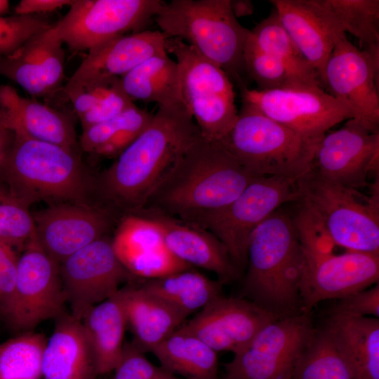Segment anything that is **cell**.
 I'll return each instance as SVG.
<instances>
[{
    "mask_svg": "<svg viewBox=\"0 0 379 379\" xmlns=\"http://www.w3.org/2000/svg\"><path fill=\"white\" fill-rule=\"evenodd\" d=\"M378 278L379 255L373 253L347 251L306 264L299 284L301 310L365 290Z\"/></svg>",
    "mask_w": 379,
    "mask_h": 379,
    "instance_id": "cell-19",
    "label": "cell"
},
{
    "mask_svg": "<svg viewBox=\"0 0 379 379\" xmlns=\"http://www.w3.org/2000/svg\"><path fill=\"white\" fill-rule=\"evenodd\" d=\"M29 206L0 179V241L23 251L35 237Z\"/></svg>",
    "mask_w": 379,
    "mask_h": 379,
    "instance_id": "cell-38",
    "label": "cell"
},
{
    "mask_svg": "<svg viewBox=\"0 0 379 379\" xmlns=\"http://www.w3.org/2000/svg\"><path fill=\"white\" fill-rule=\"evenodd\" d=\"M47 338L33 331L0 343V379H40Z\"/></svg>",
    "mask_w": 379,
    "mask_h": 379,
    "instance_id": "cell-36",
    "label": "cell"
},
{
    "mask_svg": "<svg viewBox=\"0 0 379 379\" xmlns=\"http://www.w3.org/2000/svg\"><path fill=\"white\" fill-rule=\"evenodd\" d=\"M161 31L144 30L121 35L90 50L70 80L98 77H121L146 60L168 53Z\"/></svg>",
    "mask_w": 379,
    "mask_h": 379,
    "instance_id": "cell-24",
    "label": "cell"
},
{
    "mask_svg": "<svg viewBox=\"0 0 379 379\" xmlns=\"http://www.w3.org/2000/svg\"><path fill=\"white\" fill-rule=\"evenodd\" d=\"M379 168V133H371L353 119L325 134L314 152L311 169L344 187L367 185L370 173Z\"/></svg>",
    "mask_w": 379,
    "mask_h": 379,
    "instance_id": "cell-17",
    "label": "cell"
},
{
    "mask_svg": "<svg viewBox=\"0 0 379 379\" xmlns=\"http://www.w3.org/2000/svg\"><path fill=\"white\" fill-rule=\"evenodd\" d=\"M135 215L159 226L165 247L181 261L215 273L222 283L238 276L227 249L208 231L153 210L142 209Z\"/></svg>",
    "mask_w": 379,
    "mask_h": 379,
    "instance_id": "cell-22",
    "label": "cell"
},
{
    "mask_svg": "<svg viewBox=\"0 0 379 379\" xmlns=\"http://www.w3.org/2000/svg\"><path fill=\"white\" fill-rule=\"evenodd\" d=\"M18 259L14 248L0 241V312L4 315L13 296Z\"/></svg>",
    "mask_w": 379,
    "mask_h": 379,
    "instance_id": "cell-46",
    "label": "cell"
},
{
    "mask_svg": "<svg viewBox=\"0 0 379 379\" xmlns=\"http://www.w3.org/2000/svg\"><path fill=\"white\" fill-rule=\"evenodd\" d=\"M53 25L32 36L13 54L0 56V75L33 97L62 94L65 53Z\"/></svg>",
    "mask_w": 379,
    "mask_h": 379,
    "instance_id": "cell-20",
    "label": "cell"
},
{
    "mask_svg": "<svg viewBox=\"0 0 379 379\" xmlns=\"http://www.w3.org/2000/svg\"><path fill=\"white\" fill-rule=\"evenodd\" d=\"M52 25L40 15L0 16V56L13 54L32 36Z\"/></svg>",
    "mask_w": 379,
    "mask_h": 379,
    "instance_id": "cell-43",
    "label": "cell"
},
{
    "mask_svg": "<svg viewBox=\"0 0 379 379\" xmlns=\"http://www.w3.org/2000/svg\"><path fill=\"white\" fill-rule=\"evenodd\" d=\"M70 314L81 320L92 307L114 295L132 275L119 260L106 235L73 253L60 264Z\"/></svg>",
    "mask_w": 379,
    "mask_h": 379,
    "instance_id": "cell-15",
    "label": "cell"
},
{
    "mask_svg": "<svg viewBox=\"0 0 379 379\" xmlns=\"http://www.w3.org/2000/svg\"><path fill=\"white\" fill-rule=\"evenodd\" d=\"M120 78L133 102H155L159 107L182 104L178 66L168 53L146 60Z\"/></svg>",
    "mask_w": 379,
    "mask_h": 379,
    "instance_id": "cell-30",
    "label": "cell"
},
{
    "mask_svg": "<svg viewBox=\"0 0 379 379\" xmlns=\"http://www.w3.org/2000/svg\"><path fill=\"white\" fill-rule=\"evenodd\" d=\"M9 4L10 3L7 0H0V16L8 12Z\"/></svg>",
    "mask_w": 379,
    "mask_h": 379,
    "instance_id": "cell-50",
    "label": "cell"
},
{
    "mask_svg": "<svg viewBox=\"0 0 379 379\" xmlns=\"http://www.w3.org/2000/svg\"><path fill=\"white\" fill-rule=\"evenodd\" d=\"M244 62L246 74L256 83L257 90L299 87L283 64L262 49L250 36V32L244 50Z\"/></svg>",
    "mask_w": 379,
    "mask_h": 379,
    "instance_id": "cell-41",
    "label": "cell"
},
{
    "mask_svg": "<svg viewBox=\"0 0 379 379\" xmlns=\"http://www.w3.org/2000/svg\"><path fill=\"white\" fill-rule=\"evenodd\" d=\"M60 263L32 239L19 256L13 296L4 316L20 333L32 331L41 322L66 312Z\"/></svg>",
    "mask_w": 379,
    "mask_h": 379,
    "instance_id": "cell-12",
    "label": "cell"
},
{
    "mask_svg": "<svg viewBox=\"0 0 379 379\" xmlns=\"http://www.w3.org/2000/svg\"><path fill=\"white\" fill-rule=\"evenodd\" d=\"M324 3L340 29L358 40L359 48L379 59V1L324 0Z\"/></svg>",
    "mask_w": 379,
    "mask_h": 379,
    "instance_id": "cell-35",
    "label": "cell"
},
{
    "mask_svg": "<svg viewBox=\"0 0 379 379\" xmlns=\"http://www.w3.org/2000/svg\"><path fill=\"white\" fill-rule=\"evenodd\" d=\"M41 368L44 379H95L98 375L82 322L67 311L55 319Z\"/></svg>",
    "mask_w": 379,
    "mask_h": 379,
    "instance_id": "cell-25",
    "label": "cell"
},
{
    "mask_svg": "<svg viewBox=\"0 0 379 379\" xmlns=\"http://www.w3.org/2000/svg\"><path fill=\"white\" fill-rule=\"evenodd\" d=\"M131 342L143 352L151 350L177 331L187 318L175 307L139 284L119 290Z\"/></svg>",
    "mask_w": 379,
    "mask_h": 379,
    "instance_id": "cell-27",
    "label": "cell"
},
{
    "mask_svg": "<svg viewBox=\"0 0 379 379\" xmlns=\"http://www.w3.org/2000/svg\"><path fill=\"white\" fill-rule=\"evenodd\" d=\"M247 263L248 300L279 317L302 312L299 284L306 260L288 214L279 208L255 230Z\"/></svg>",
    "mask_w": 379,
    "mask_h": 379,
    "instance_id": "cell-4",
    "label": "cell"
},
{
    "mask_svg": "<svg viewBox=\"0 0 379 379\" xmlns=\"http://www.w3.org/2000/svg\"><path fill=\"white\" fill-rule=\"evenodd\" d=\"M352 379H379V320L331 314L323 328Z\"/></svg>",
    "mask_w": 379,
    "mask_h": 379,
    "instance_id": "cell-26",
    "label": "cell"
},
{
    "mask_svg": "<svg viewBox=\"0 0 379 379\" xmlns=\"http://www.w3.org/2000/svg\"><path fill=\"white\" fill-rule=\"evenodd\" d=\"M331 314H343L359 317H379V285L370 290H363L339 299Z\"/></svg>",
    "mask_w": 379,
    "mask_h": 379,
    "instance_id": "cell-45",
    "label": "cell"
},
{
    "mask_svg": "<svg viewBox=\"0 0 379 379\" xmlns=\"http://www.w3.org/2000/svg\"><path fill=\"white\" fill-rule=\"evenodd\" d=\"M279 318L257 303L241 298H214L181 326L215 352L241 351L258 332Z\"/></svg>",
    "mask_w": 379,
    "mask_h": 379,
    "instance_id": "cell-18",
    "label": "cell"
},
{
    "mask_svg": "<svg viewBox=\"0 0 379 379\" xmlns=\"http://www.w3.org/2000/svg\"><path fill=\"white\" fill-rule=\"evenodd\" d=\"M119 260L132 275L145 279L166 277L192 267L174 256L166 247Z\"/></svg>",
    "mask_w": 379,
    "mask_h": 379,
    "instance_id": "cell-42",
    "label": "cell"
},
{
    "mask_svg": "<svg viewBox=\"0 0 379 379\" xmlns=\"http://www.w3.org/2000/svg\"><path fill=\"white\" fill-rule=\"evenodd\" d=\"M291 379H352L327 333L315 331L299 356Z\"/></svg>",
    "mask_w": 379,
    "mask_h": 379,
    "instance_id": "cell-37",
    "label": "cell"
},
{
    "mask_svg": "<svg viewBox=\"0 0 379 379\" xmlns=\"http://www.w3.org/2000/svg\"><path fill=\"white\" fill-rule=\"evenodd\" d=\"M250 36L262 49L283 64L298 86L323 88L318 73L292 41L274 8L250 30Z\"/></svg>",
    "mask_w": 379,
    "mask_h": 379,
    "instance_id": "cell-34",
    "label": "cell"
},
{
    "mask_svg": "<svg viewBox=\"0 0 379 379\" xmlns=\"http://www.w3.org/2000/svg\"><path fill=\"white\" fill-rule=\"evenodd\" d=\"M154 20L167 37L182 40L220 67L239 90L247 87L244 50L250 30L233 14L230 0L163 1Z\"/></svg>",
    "mask_w": 379,
    "mask_h": 379,
    "instance_id": "cell-5",
    "label": "cell"
},
{
    "mask_svg": "<svg viewBox=\"0 0 379 379\" xmlns=\"http://www.w3.org/2000/svg\"><path fill=\"white\" fill-rule=\"evenodd\" d=\"M172 379H178V378H175V377H174V378H172Z\"/></svg>",
    "mask_w": 379,
    "mask_h": 379,
    "instance_id": "cell-51",
    "label": "cell"
},
{
    "mask_svg": "<svg viewBox=\"0 0 379 379\" xmlns=\"http://www.w3.org/2000/svg\"><path fill=\"white\" fill-rule=\"evenodd\" d=\"M230 6L237 18L251 15L254 10L253 3L248 0H230Z\"/></svg>",
    "mask_w": 379,
    "mask_h": 379,
    "instance_id": "cell-49",
    "label": "cell"
},
{
    "mask_svg": "<svg viewBox=\"0 0 379 379\" xmlns=\"http://www.w3.org/2000/svg\"><path fill=\"white\" fill-rule=\"evenodd\" d=\"M295 184L297 201L321 218L336 246L379 255L378 180L365 201L357 190L330 181L311 168Z\"/></svg>",
    "mask_w": 379,
    "mask_h": 379,
    "instance_id": "cell-7",
    "label": "cell"
},
{
    "mask_svg": "<svg viewBox=\"0 0 379 379\" xmlns=\"http://www.w3.org/2000/svg\"><path fill=\"white\" fill-rule=\"evenodd\" d=\"M0 179L29 206L39 201L49 206L98 203L96 178L79 152L18 133L0 167Z\"/></svg>",
    "mask_w": 379,
    "mask_h": 379,
    "instance_id": "cell-3",
    "label": "cell"
},
{
    "mask_svg": "<svg viewBox=\"0 0 379 379\" xmlns=\"http://www.w3.org/2000/svg\"><path fill=\"white\" fill-rule=\"evenodd\" d=\"M62 94L72 103L83 130L135 105L119 77L69 79L63 86Z\"/></svg>",
    "mask_w": 379,
    "mask_h": 379,
    "instance_id": "cell-29",
    "label": "cell"
},
{
    "mask_svg": "<svg viewBox=\"0 0 379 379\" xmlns=\"http://www.w3.org/2000/svg\"><path fill=\"white\" fill-rule=\"evenodd\" d=\"M255 178L220 142L200 136L176 159L142 209L194 225L232 202Z\"/></svg>",
    "mask_w": 379,
    "mask_h": 379,
    "instance_id": "cell-2",
    "label": "cell"
},
{
    "mask_svg": "<svg viewBox=\"0 0 379 379\" xmlns=\"http://www.w3.org/2000/svg\"><path fill=\"white\" fill-rule=\"evenodd\" d=\"M151 352L172 374L187 379H218L217 352L181 326Z\"/></svg>",
    "mask_w": 379,
    "mask_h": 379,
    "instance_id": "cell-31",
    "label": "cell"
},
{
    "mask_svg": "<svg viewBox=\"0 0 379 379\" xmlns=\"http://www.w3.org/2000/svg\"><path fill=\"white\" fill-rule=\"evenodd\" d=\"M164 1L73 0L53 26L73 51L90 50L114 37L146 30Z\"/></svg>",
    "mask_w": 379,
    "mask_h": 379,
    "instance_id": "cell-11",
    "label": "cell"
},
{
    "mask_svg": "<svg viewBox=\"0 0 379 379\" xmlns=\"http://www.w3.org/2000/svg\"><path fill=\"white\" fill-rule=\"evenodd\" d=\"M295 182L280 176L257 177L232 202L194 225L208 231L224 245L239 273L247 262L248 243L255 230L282 204L298 201Z\"/></svg>",
    "mask_w": 379,
    "mask_h": 379,
    "instance_id": "cell-9",
    "label": "cell"
},
{
    "mask_svg": "<svg viewBox=\"0 0 379 379\" xmlns=\"http://www.w3.org/2000/svg\"><path fill=\"white\" fill-rule=\"evenodd\" d=\"M328 93L343 103L353 119L371 133H379V60L339 38L321 78Z\"/></svg>",
    "mask_w": 379,
    "mask_h": 379,
    "instance_id": "cell-14",
    "label": "cell"
},
{
    "mask_svg": "<svg viewBox=\"0 0 379 379\" xmlns=\"http://www.w3.org/2000/svg\"><path fill=\"white\" fill-rule=\"evenodd\" d=\"M14 132L4 123L0 112V167L13 142Z\"/></svg>",
    "mask_w": 379,
    "mask_h": 379,
    "instance_id": "cell-48",
    "label": "cell"
},
{
    "mask_svg": "<svg viewBox=\"0 0 379 379\" xmlns=\"http://www.w3.org/2000/svg\"><path fill=\"white\" fill-rule=\"evenodd\" d=\"M153 116L135 105L83 130L79 145L82 151L98 157H117L147 128Z\"/></svg>",
    "mask_w": 379,
    "mask_h": 379,
    "instance_id": "cell-32",
    "label": "cell"
},
{
    "mask_svg": "<svg viewBox=\"0 0 379 379\" xmlns=\"http://www.w3.org/2000/svg\"><path fill=\"white\" fill-rule=\"evenodd\" d=\"M201 132L182 104L159 107L147 128L95 180L97 201L123 216L139 213Z\"/></svg>",
    "mask_w": 379,
    "mask_h": 379,
    "instance_id": "cell-1",
    "label": "cell"
},
{
    "mask_svg": "<svg viewBox=\"0 0 379 379\" xmlns=\"http://www.w3.org/2000/svg\"><path fill=\"white\" fill-rule=\"evenodd\" d=\"M270 3L321 81L336 41L345 33L335 22L323 0H270Z\"/></svg>",
    "mask_w": 379,
    "mask_h": 379,
    "instance_id": "cell-21",
    "label": "cell"
},
{
    "mask_svg": "<svg viewBox=\"0 0 379 379\" xmlns=\"http://www.w3.org/2000/svg\"><path fill=\"white\" fill-rule=\"evenodd\" d=\"M98 375L114 371L124 349L127 321L119 291L89 309L81 319Z\"/></svg>",
    "mask_w": 379,
    "mask_h": 379,
    "instance_id": "cell-28",
    "label": "cell"
},
{
    "mask_svg": "<svg viewBox=\"0 0 379 379\" xmlns=\"http://www.w3.org/2000/svg\"><path fill=\"white\" fill-rule=\"evenodd\" d=\"M315 331L309 312L270 322L225 364L224 379H291L295 364Z\"/></svg>",
    "mask_w": 379,
    "mask_h": 379,
    "instance_id": "cell-10",
    "label": "cell"
},
{
    "mask_svg": "<svg viewBox=\"0 0 379 379\" xmlns=\"http://www.w3.org/2000/svg\"><path fill=\"white\" fill-rule=\"evenodd\" d=\"M112 241L119 259L165 248L159 226L152 220L135 214L120 218Z\"/></svg>",
    "mask_w": 379,
    "mask_h": 379,
    "instance_id": "cell-39",
    "label": "cell"
},
{
    "mask_svg": "<svg viewBox=\"0 0 379 379\" xmlns=\"http://www.w3.org/2000/svg\"><path fill=\"white\" fill-rule=\"evenodd\" d=\"M73 0H21L15 7L16 15H38L69 6Z\"/></svg>",
    "mask_w": 379,
    "mask_h": 379,
    "instance_id": "cell-47",
    "label": "cell"
},
{
    "mask_svg": "<svg viewBox=\"0 0 379 379\" xmlns=\"http://www.w3.org/2000/svg\"><path fill=\"white\" fill-rule=\"evenodd\" d=\"M0 112L15 133L79 152L72 117L34 98H24L11 86H0Z\"/></svg>",
    "mask_w": 379,
    "mask_h": 379,
    "instance_id": "cell-23",
    "label": "cell"
},
{
    "mask_svg": "<svg viewBox=\"0 0 379 379\" xmlns=\"http://www.w3.org/2000/svg\"><path fill=\"white\" fill-rule=\"evenodd\" d=\"M166 51L176 59L181 101L201 136L221 141L238 117L233 83L220 67L180 39L168 37Z\"/></svg>",
    "mask_w": 379,
    "mask_h": 379,
    "instance_id": "cell-8",
    "label": "cell"
},
{
    "mask_svg": "<svg viewBox=\"0 0 379 379\" xmlns=\"http://www.w3.org/2000/svg\"><path fill=\"white\" fill-rule=\"evenodd\" d=\"M240 92L241 102L312 139H321L331 127L353 118L349 108L321 87L267 91L244 87Z\"/></svg>",
    "mask_w": 379,
    "mask_h": 379,
    "instance_id": "cell-13",
    "label": "cell"
},
{
    "mask_svg": "<svg viewBox=\"0 0 379 379\" xmlns=\"http://www.w3.org/2000/svg\"><path fill=\"white\" fill-rule=\"evenodd\" d=\"M296 203L298 207L291 218L306 264L334 254L336 245L321 218L305 204Z\"/></svg>",
    "mask_w": 379,
    "mask_h": 379,
    "instance_id": "cell-40",
    "label": "cell"
},
{
    "mask_svg": "<svg viewBox=\"0 0 379 379\" xmlns=\"http://www.w3.org/2000/svg\"><path fill=\"white\" fill-rule=\"evenodd\" d=\"M222 284L190 269L157 279H147L139 285L175 307L187 317L221 295Z\"/></svg>",
    "mask_w": 379,
    "mask_h": 379,
    "instance_id": "cell-33",
    "label": "cell"
},
{
    "mask_svg": "<svg viewBox=\"0 0 379 379\" xmlns=\"http://www.w3.org/2000/svg\"><path fill=\"white\" fill-rule=\"evenodd\" d=\"M321 139L302 135L242 102L234 126L220 142L255 177L297 180L310 170Z\"/></svg>",
    "mask_w": 379,
    "mask_h": 379,
    "instance_id": "cell-6",
    "label": "cell"
},
{
    "mask_svg": "<svg viewBox=\"0 0 379 379\" xmlns=\"http://www.w3.org/2000/svg\"><path fill=\"white\" fill-rule=\"evenodd\" d=\"M32 215L36 241L60 264L73 253L107 235L121 218L100 203L54 204Z\"/></svg>",
    "mask_w": 379,
    "mask_h": 379,
    "instance_id": "cell-16",
    "label": "cell"
},
{
    "mask_svg": "<svg viewBox=\"0 0 379 379\" xmlns=\"http://www.w3.org/2000/svg\"><path fill=\"white\" fill-rule=\"evenodd\" d=\"M132 343L124 345L112 379H172L173 374L151 363Z\"/></svg>",
    "mask_w": 379,
    "mask_h": 379,
    "instance_id": "cell-44",
    "label": "cell"
}]
</instances>
